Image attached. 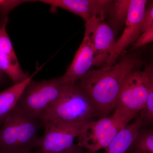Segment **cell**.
I'll use <instances>...</instances> for the list:
<instances>
[{
	"label": "cell",
	"mask_w": 153,
	"mask_h": 153,
	"mask_svg": "<svg viewBox=\"0 0 153 153\" xmlns=\"http://www.w3.org/2000/svg\"><path fill=\"white\" fill-rule=\"evenodd\" d=\"M134 118L120 110L109 116L86 123L77 137V145L88 152L105 149L117 134Z\"/></svg>",
	"instance_id": "cell-4"
},
{
	"label": "cell",
	"mask_w": 153,
	"mask_h": 153,
	"mask_svg": "<svg viewBox=\"0 0 153 153\" xmlns=\"http://www.w3.org/2000/svg\"><path fill=\"white\" fill-rule=\"evenodd\" d=\"M126 153H127V152Z\"/></svg>",
	"instance_id": "cell-24"
},
{
	"label": "cell",
	"mask_w": 153,
	"mask_h": 153,
	"mask_svg": "<svg viewBox=\"0 0 153 153\" xmlns=\"http://www.w3.org/2000/svg\"><path fill=\"white\" fill-rule=\"evenodd\" d=\"M38 71L29 76L25 81L13 84L0 92V126L16 107L25 88Z\"/></svg>",
	"instance_id": "cell-14"
},
{
	"label": "cell",
	"mask_w": 153,
	"mask_h": 153,
	"mask_svg": "<svg viewBox=\"0 0 153 153\" xmlns=\"http://www.w3.org/2000/svg\"><path fill=\"white\" fill-rule=\"evenodd\" d=\"M143 126L142 119L138 115L133 123L127 125L117 134L105 149V153L127 152Z\"/></svg>",
	"instance_id": "cell-13"
},
{
	"label": "cell",
	"mask_w": 153,
	"mask_h": 153,
	"mask_svg": "<svg viewBox=\"0 0 153 153\" xmlns=\"http://www.w3.org/2000/svg\"><path fill=\"white\" fill-rule=\"evenodd\" d=\"M43 123L16 107L0 128V153H31L39 148L38 132Z\"/></svg>",
	"instance_id": "cell-2"
},
{
	"label": "cell",
	"mask_w": 153,
	"mask_h": 153,
	"mask_svg": "<svg viewBox=\"0 0 153 153\" xmlns=\"http://www.w3.org/2000/svg\"><path fill=\"white\" fill-rule=\"evenodd\" d=\"M84 34L89 38L94 51L93 66L105 64L115 44L111 28L103 20L94 18L85 22Z\"/></svg>",
	"instance_id": "cell-9"
},
{
	"label": "cell",
	"mask_w": 153,
	"mask_h": 153,
	"mask_svg": "<svg viewBox=\"0 0 153 153\" xmlns=\"http://www.w3.org/2000/svg\"><path fill=\"white\" fill-rule=\"evenodd\" d=\"M153 42V25L142 34L134 44L135 48H140Z\"/></svg>",
	"instance_id": "cell-19"
},
{
	"label": "cell",
	"mask_w": 153,
	"mask_h": 153,
	"mask_svg": "<svg viewBox=\"0 0 153 153\" xmlns=\"http://www.w3.org/2000/svg\"><path fill=\"white\" fill-rule=\"evenodd\" d=\"M8 20L0 26V71L5 74L13 84L25 81L29 77L23 71L7 30Z\"/></svg>",
	"instance_id": "cell-11"
},
{
	"label": "cell",
	"mask_w": 153,
	"mask_h": 153,
	"mask_svg": "<svg viewBox=\"0 0 153 153\" xmlns=\"http://www.w3.org/2000/svg\"><path fill=\"white\" fill-rule=\"evenodd\" d=\"M142 64L136 57H125L112 66L91 70L76 83L92 102L99 117H106L114 110L126 77Z\"/></svg>",
	"instance_id": "cell-1"
},
{
	"label": "cell",
	"mask_w": 153,
	"mask_h": 153,
	"mask_svg": "<svg viewBox=\"0 0 153 153\" xmlns=\"http://www.w3.org/2000/svg\"><path fill=\"white\" fill-rule=\"evenodd\" d=\"M153 25V2L146 9L140 28V35Z\"/></svg>",
	"instance_id": "cell-18"
},
{
	"label": "cell",
	"mask_w": 153,
	"mask_h": 153,
	"mask_svg": "<svg viewBox=\"0 0 153 153\" xmlns=\"http://www.w3.org/2000/svg\"><path fill=\"white\" fill-rule=\"evenodd\" d=\"M85 123L68 124L54 120L44 122L45 130L44 135L40 138L39 151L45 153L56 152L70 147L74 144V140Z\"/></svg>",
	"instance_id": "cell-7"
},
{
	"label": "cell",
	"mask_w": 153,
	"mask_h": 153,
	"mask_svg": "<svg viewBox=\"0 0 153 153\" xmlns=\"http://www.w3.org/2000/svg\"><path fill=\"white\" fill-rule=\"evenodd\" d=\"M148 1L131 0L125 28L123 34L117 41L112 52L104 66H112L115 61L125 49L131 43L136 42L140 36V28Z\"/></svg>",
	"instance_id": "cell-8"
},
{
	"label": "cell",
	"mask_w": 153,
	"mask_h": 153,
	"mask_svg": "<svg viewBox=\"0 0 153 153\" xmlns=\"http://www.w3.org/2000/svg\"><path fill=\"white\" fill-rule=\"evenodd\" d=\"M150 88V81L144 69L131 71L125 79L114 110H120L136 117L145 108Z\"/></svg>",
	"instance_id": "cell-6"
},
{
	"label": "cell",
	"mask_w": 153,
	"mask_h": 153,
	"mask_svg": "<svg viewBox=\"0 0 153 153\" xmlns=\"http://www.w3.org/2000/svg\"><path fill=\"white\" fill-rule=\"evenodd\" d=\"M37 153H45L39 151ZM49 153H91L88 152L85 150L84 149L80 147L77 144H74L71 146L70 147L62 151L56 152Z\"/></svg>",
	"instance_id": "cell-20"
},
{
	"label": "cell",
	"mask_w": 153,
	"mask_h": 153,
	"mask_svg": "<svg viewBox=\"0 0 153 153\" xmlns=\"http://www.w3.org/2000/svg\"><path fill=\"white\" fill-rule=\"evenodd\" d=\"M66 85L61 76L41 81L32 79L25 88L16 107L28 117L41 120L58 100Z\"/></svg>",
	"instance_id": "cell-5"
},
{
	"label": "cell",
	"mask_w": 153,
	"mask_h": 153,
	"mask_svg": "<svg viewBox=\"0 0 153 153\" xmlns=\"http://www.w3.org/2000/svg\"><path fill=\"white\" fill-rule=\"evenodd\" d=\"M144 70L149 78L151 86L153 88V62L146 65Z\"/></svg>",
	"instance_id": "cell-21"
},
{
	"label": "cell",
	"mask_w": 153,
	"mask_h": 153,
	"mask_svg": "<svg viewBox=\"0 0 153 153\" xmlns=\"http://www.w3.org/2000/svg\"><path fill=\"white\" fill-rule=\"evenodd\" d=\"M94 53L89 38L84 34L83 40L66 73L61 76L65 84L76 83L93 66Z\"/></svg>",
	"instance_id": "cell-12"
},
{
	"label": "cell",
	"mask_w": 153,
	"mask_h": 153,
	"mask_svg": "<svg viewBox=\"0 0 153 153\" xmlns=\"http://www.w3.org/2000/svg\"><path fill=\"white\" fill-rule=\"evenodd\" d=\"M4 74L0 71V84L2 82L4 79Z\"/></svg>",
	"instance_id": "cell-22"
},
{
	"label": "cell",
	"mask_w": 153,
	"mask_h": 153,
	"mask_svg": "<svg viewBox=\"0 0 153 153\" xmlns=\"http://www.w3.org/2000/svg\"><path fill=\"white\" fill-rule=\"evenodd\" d=\"M99 117L87 95L76 83L64 86L60 97L41 118L42 122L57 120L68 124L85 123Z\"/></svg>",
	"instance_id": "cell-3"
},
{
	"label": "cell",
	"mask_w": 153,
	"mask_h": 153,
	"mask_svg": "<svg viewBox=\"0 0 153 153\" xmlns=\"http://www.w3.org/2000/svg\"><path fill=\"white\" fill-rule=\"evenodd\" d=\"M30 1L18 0H0V26L6 20L11 11L21 4Z\"/></svg>",
	"instance_id": "cell-16"
},
{
	"label": "cell",
	"mask_w": 153,
	"mask_h": 153,
	"mask_svg": "<svg viewBox=\"0 0 153 153\" xmlns=\"http://www.w3.org/2000/svg\"><path fill=\"white\" fill-rule=\"evenodd\" d=\"M128 150L131 153H153V129H140Z\"/></svg>",
	"instance_id": "cell-15"
},
{
	"label": "cell",
	"mask_w": 153,
	"mask_h": 153,
	"mask_svg": "<svg viewBox=\"0 0 153 153\" xmlns=\"http://www.w3.org/2000/svg\"><path fill=\"white\" fill-rule=\"evenodd\" d=\"M152 51H153V49H152Z\"/></svg>",
	"instance_id": "cell-23"
},
{
	"label": "cell",
	"mask_w": 153,
	"mask_h": 153,
	"mask_svg": "<svg viewBox=\"0 0 153 153\" xmlns=\"http://www.w3.org/2000/svg\"><path fill=\"white\" fill-rule=\"evenodd\" d=\"M131 0H117L115 1L114 12L116 19L120 21L126 19L128 13Z\"/></svg>",
	"instance_id": "cell-17"
},
{
	"label": "cell",
	"mask_w": 153,
	"mask_h": 153,
	"mask_svg": "<svg viewBox=\"0 0 153 153\" xmlns=\"http://www.w3.org/2000/svg\"><path fill=\"white\" fill-rule=\"evenodd\" d=\"M55 10L60 8L81 17L85 22L96 18L103 20L112 1L108 0H42Z\"/></svg>",
	"instance_id": "cell-10"
}]
</instances>
